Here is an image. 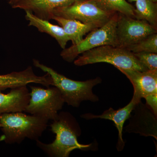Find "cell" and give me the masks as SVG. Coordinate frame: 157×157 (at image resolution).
<instances>
[{"label": "cell", "instance_id": "obj_1", "mask_svg": "<svg viewBox=\"0 0 157 157\" xmlns=\"http://www.w3.org/2000/svg\"><path fill=\"white\" fill-rule=\"evenodd\" d=\"M51 128L56 135L53 142L45 144L36 140L37 145L49 156L68 157L75 149L87 151L95 148L93 143L83 144L78 142L77 138L81 135V130L75 118L69 113H59Z\"/></svg>", "mask_w": 157, "mask_h": 157}, {"label": "cell", "instance_id": "obj_2", "mask_svg": "<svg viewBox=\"0 0 157 157\" xmlns=\"http://www.w3.org/2000/svg\"><path fill=\"white\" fill-rule=\"evenodd\" d=\"M48 121L22 112L4 113L0 115L1 140L9 144L21 143L26 138L36 141L47 128Z\"/></svg>", "mask_w": 157, "mask_h": 157}, {"label": "cell", "instance_id": "obj_3", "mask_svg": "<svg viewBox=\"0 0 157 157\" xmlns=\"http://www.w3.org/2000/svg\"><path fill=\"white\" fill-rule=\"evenodd\" d=\"M34 66L50 75L52 86L57 88L61 94L65 103L73 107H78L83 101L95 102L99 98L93 93V88L102 82L98 77L84 81H76L67 78L51 68L42 64L37 60H33Z\"/></svg>", "mask_w": 157, "mask_h": 157}, {"label": "cell", "instance_id": "obj_4", "mask_svg": "<svg viewBox=\"0 0 157 157\" xmlns=\"http://www.w3.org/2000/svg\"><path fill=\"white\" fill-rule=\"evenodd\" d=\"M99 63H106L117 69L146 71L148 70L137 59L134 53L126 48L104 45L83 52L74 61V64L83 66Z\"/></svg>", "mask_w": 157, "mask_h": 157}, {"label": "cell", "instance_id": "obj_5", "mask_svg": "<svg viewBox=\"0 0 157 157\" xmlns=\"http://www.w3.org/2000/svg\"><path fill=\"white\" fill-rule=\"evenodd\" d=\"M118 13L103 26L90 31L86 37L77 45L64 48L60 56L66 61H74L80 54L93 48L104 45L118 46L116 25Z\"/></svg>", "mask_w": 157, "mask_h": 157}, {"label": "cell", "instance_id": "obj_6", "mask_svg": "<svg viewBox=\"0 0 157 157\" xmlns=\"http://www.w3.org/2000/svg\"><path fill=\"white\" fill-rule=\"evenodd\" d=\"M30 88V99L24 111L48 121L56 119L65 103L59 90L54 86L46 89L31 86Z\"/></svg>", "mask_w": 157, "mask_h": 157}, {"label": "cell", "instance_id": "obj_7", "mask_svg": "<svg viewBox=\"0 0 157 157\" xmlns=\"http://www.w3.org/2000/svg\"><path fill=\"white\" fill-rule=\"evenodd\" d=\"M116 13L105 11L95 0H81L70 6L55 9L52 16L76 20L99 28L106 24Z\"/></svg>", "mask_w": 157, "mask_h": 157}, {"label": "cell", "instance_id": "obj_8", "mask_svg": "<svg viewBox=\"0 0 157 157\" xmlns=\"http://www.w3.org/2000/svg\"><path fill=\"white\" fill-rule=\"evenodd\" d=\"M118 46L127 48L154 33L157 29L143 20H138L118 13L116 25Z\"/></svg>", "mask_w": 157, "mask_h": 157}, {"label": "cell", "instance_id": "obj_9", "mask_svg": "<svg viewBox=\"0 0 157 157\" xmlns=\"http://www.w3.org/2000/svg\"><path fill=\"white\" fill-rule=\"evenodd\" d=\"M133 115L129 118V123L124 128L125 132L140 135L151 136L157 140V116L141 101L135 105Z\"/></svg>", "mask_w": 157, "mask_h": 157}, {"label": "cell", "instance_id": "obj_10", "mask_svg": "<svg viewBox=\"0 0 157 157\" xmlns=\"http://www.w3.org/2000/svg\"><path fill=\"white\" fill-rule=\"evenodd\" d=\"M128 78L134 87L133 98L141 101L149 96L157 94V71H146L118 69Z\"/></svg>", "mask_w": 157, "mask_h": 157}, {"label": "cell", "instance_id": "obj_11", "mask_svg": "<svg viewBox=\"0 0 157 157\" xmlns=\"http://www.w3.org/2000/svg\"><path fill=\"white\" fill-rule=\"evenodd\" d=\"M79 1L81 0H9V3L14 9L33 12L39 18L49 21L55 9L70 6Z\"/></svg>", "mask_w": 157, "mask_h": 157}, {"label": "cell", "instance_id": "obj_12", "mask_svg": "<svg viewBox=\"0 0 157 157\" xmlns=\"http://www.w3.org/2000/svg\"><path fill=\"white\" fill-rule=\"evenodd\" d=\"M140 101H137L134 98H132V100L128 105L117 110H115L110 107L104 111L101 115H94L92 113H87L82 114L81 117L82 118L87 120L99 118L109 120L113 121L118 132L117 149L118 151H121L124 149L125 146V142L122 137L124 124L130 117L136 104Z\"/></svg>", "mask_w": 157, "mask_h": 157}, {"label": "cell", "instance_id": "obj_13", "mask_svg": "<svg viewBox=\"0 0 157 157\" xmlns=\"http://www.w3.org/2000/svg\"><path fill=\"white\" fill-rule=\"evenodd\" d=\"M31 83H37L48 87L51 81L50 76L47 73L42 76L36 75L31 67L23 71L0 75V90H2L27 86Z\"/></svg>", "mask_w": 157, "mask_h": 157}, {"label": "cell", "instance_id": "obj_14", "mask_svg": "<svg viewBox=\"0 0 157 157\" xmlns=\"http://www.w3.org/2000/svg\"><path fill=\"white\" fill-rule=\"evenodd\" d=\"M1 91L0 90V115L24 111L30 99L26 86L12 88L7 94H3Z\"/></svg>", "mask_w": 157, "mask_h": 157}, {"label": "cell", "instance_id": "obj_15", "mask_svg": "<svg viewBox=\"0 0 157 157\" xmlns=\"http://www.w3.org/2000/svg\"><path fill=\"white\" fill-rule=\"evenodd\" d=\"M25 13L26 19L29 22V26L36 27L40 32L50 35L56 39L63 49L66 48L70 39L62 27L55 25L48 20L39 18L31 11H25Z\"/></svg>", "mask_w": 157, "mask_h": 157}, {"label": "cell", "instance_id": "obj_16", "mask_svg": "<svg viewBox=\"0 0 157 157\" xmlns=\"http://www.w3.org/2000/svg\"><path fill=\"white\" fill-rule=\"evenodd\" d=\"M52 19L55 20L63 28L73 45L80 43L86 34L98 28L76 20L67 19L55 15L52 16Z\"/></svg>", "mask_w": 157, "mask_h": 157}, {"label": "cell", "instance_id": "obj_17", "mask_svg": "<svg viewBox=\"0 0 157 157\" xmlns=\"http://www.w3.org/2000/svg\"><path fill=\"white\" fill-rule=\"evenodd\" d=\"M135 18L143 20L157 29V3L152 0H136Z\"/></svg>", "mask_w": 157, "mask_h": 157}, {"label": "cell", "instance_id": "obj_18", "mask_svg": "<svg viewBox=\"0 0 157 157\" xmlns=\"http://www.w3.org/2000/svg\"><path fill=\"white\" fill-rule=\"evenodd\" d=\"M98 6L105 11L118 12L134 17L135 7L126 0H95Z\"/></svg>", "mask_w": 157, "mask_h": 157}, {"label": "cell", "instance_id": "obj_19", "mask_svg": "<svg viewBox=\"0 0 157 157\" xmlns=\"http://www.w3.org/2000/svg\"><path fill=\"white\" fill-rule=\"evenodd\" d=\"M126 48L133 53L146 52L157 53V34H151Z\"/></svg>", "mask_w": 157, "mask_h": 157}, {"label": "cell", "instance_id": "obj_20", "mask_svg": "<svg viewBox=\"0 0 157 157\" xmlns=\"http://www.w3.org/2000/svg\"><path fill=\"white\" fill-rule=\"evenodd\" d=\"M134 55L148 70L157 71V54L154 52H136Z\"/></svg>", "mask_w": 157, "mask_h": 157}, {"label": "cell", "instance_id": "obj_21", "mask_svg": "<svg viewBox=\"0 0 157 157\" xmlns=\"http://www.w3.org/2000/svg\"><path fill=\"white\" fill-rule=\"evenodd\" d=\"M144 99L146 100V105L157 116V94L149 96Z\"/></svg>", "mask_w": 157, "mask_h": 157}, {"label": "cell", "instance_id": "obj_22", "mask_svg": "<svg viewBox=\"0 0 157 157\" xmlns=\"http://www.w3.org/2000/svg\"><path fill=\"white\" fill-rule=\"evenodd\" d=\"M129 2H135L136 1V0H128Z\"/></svg>", "mask_w": 157, "mask_h": 157}, {"label": "cell", "instance_id": "obj_23", "mask_svg": "<svg viewBox=\"0 0 157 157\" xmlns=\"http://www.w3.org/2000/svg\"><path fill=\"white\" fill-rule=\"evenodd\" d=\"M152 1L155 2H157V0H152Z\"/></svg>", "mask_w": 157, "mask_h": 157}]
</instances>
